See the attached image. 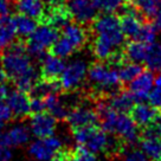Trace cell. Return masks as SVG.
Segmentation results:
<instances>
[{
    "label": "cell",
    "instance_id": "7402d4cb",
    "mask_svg": "<svg viewBox=\"0 0 161 161\" xmlns=\"http://www.w3.org/2000/svg\"><path fill=\"white\" fill-rule=\"evenodd\" d=\"M45 18L49 24H51L52 26H55L59 30V29H63L64 26L70 23L71 15L68 8H66V6L63 5L59 6V7L50 8L49 13L45 15Z\"/></svg>",
    "mask_w": 161,
    "mask_h": 161
},
{
    "label": "cell",
    "instance_id": "5b68a950",
    "mask_svg": "<svg viewBox=\"0 0 161 161\" xmlns=\"http://www.w3.org/2000/svg\"><path fill=\"white\" fill-rule=\"evenodd\" d=\"M58 37H59V30L49 23L37 26L36 30L27 37L26 49L32 57L40 59L45 55L46 50L53 46Z\"/></svg>",
    "mask_w": 161,
    "mask_h": 161
},
{
    "label": "cell",
    "instance_id": "8992f818",
    "mask_svg": "<svg viewBox=\"0 0 161 161\" xmlns=\"http://www.w3.org/2000/svg\"><path fill=\"white\" fill-rule=\"evenodd\" d=\"M72 135L78 146L86 148L92 153H104L109 141V134L97 126L83 127L74 129Z\"/></svg>",
    "mask_w": 161,
    "mask_h": 161
},
{
    "label": "cell",
    "instance_id": "9a60e30c",
    "mask_svg": "<svg viewBox=\"0 0 161 161\" xmlns=\"http://www.w3.org/2000/svg\"><path fill=\"white\" fill-rule=\"evenodd\" d=\"M129 114L136 123V126L139 128H145L158 119V116L161 114V110L155 108L153 104L139 102L134 106V108L131 109Z\"/></svg>",
    "mask_w": 161,
    "mask_h": 161
},
{
    "label": "cell",
    "instance_id": "8fae6325",
    "mask_svg": "<svg viewBox=\"0 0 161 161\" xmlns=\"http://www.w3.org/2000/svg\"><path fill=\"white\" fill-rule=\"evenodd\" d=\"M5 101L10 107L14 119L24 120L31 114V97L29 92L12 88L8 95L6 96Z\"/></svg>",
    "mask_w": 161,
    "mask_h": 161
},
{
    "label": "cell",
    "instance_id": "ba28073f",
    "mask_svg": "<svg viewBox=\"0 0 161 161\" xmlns=\"http://www.w3.org/2000/svg\"><path fill=\"white\" fill-rule=\"evenodd\" d=\"M62 147L63 143L58 137H53L52 135L38 137L29 147V154L37 161H52Z\"/></svg>",
    "mask_w": 161,
    "mask_h": 161
},
{
    "label": "cell",
    "instance_id": "83f0119b",
    "mask_svg": "<svg viewBox=\"0 0 161 161\" xmlns=\"http://www.w3.org/2000/svg\"><path fill=\"white\" fill-rule=\"evenodd\" d=\"M98 11L104 13H114L121 11L125 6V0H96Z\"/></svg>",
    "mask_w": 161,
    "mask_h": 161
},
{
    "label": "cell",
    "instance_id": "ab89813d",
    "mask_svg": "<svg viewBox=\"0 0 161 161\" xmlns=\"http://www.w3.org/2000/svg\"><path fill=\"white\" fill-rule=\"evenodd\" d=\"M154 161H161V160H154Z\"/></svg>",
    "mask_w": 161,
    "mask_h": 161
},
{
    "label": "cell",
    "instance_id": "52a82bcc",
    "mask_svg": "<svg viewBox=\"0 0 161 161\" xmlns=\"http://www.w3.org/2000/svg\"><path fill=\"white\" fill-rule=\"evenodd\" d=\"M88 75V64L83 59H74L65 64V68L59 77L63 91H76Z\"/></svg>",
    "mask_w": 161,
    "mask_h": 161
},
{
    "label": "cell",
    "instance_id": "e0dca14e",
    "mask_svg": "<svg viewBox=\"0 0 161 161\" xmlns=\"http://www.w3.org/2000/svg\"><path fill=\"white\" fill-rule=\"evenodd\" d=\"M52 161H96V156L95 153L82 146L76 148H65L63 146L53 156Z\"/></svg>",
    "mask_w": 161,
    "mask_h": 161
},
{
    "label": "cell",
    "instance_id": "5bb4252c",
    "mask_svg": "<svg viewBox=\"0 0 161 161\" xmlns=\"http://www.w3.org/2000/svg\"><path fill=\"white\" fill-rule=\"evenodd\" d=\"M40 78L46 80H59L62 72L65 68L63 58L56 55H44L40 58Z\"/></svg>",
    "mask_w": 161,
    "mask_h": 161
},
{
    "label": "cell",
    "instance_id": "f546056e",
    "mask_svg": "<svg viewBox=\"0 0 161 161\" xmlns=\"http://www.w3.org/2000/svg\"><path fill=\"white\" fill-rule=\"evenodd\" d=\"M148 100L151 102V104H153L155 108L161 110V72L160 75L156 77L155 82H154V86H153L151 94L148 96Z\"/></svg>",
    "mask_w": 161,
    "mask_h": 161
},
{
    "label": "cell",
    "instance_id": "f35d334b",
    "mask_svg": "<svg viewBox=\"0 0 161 161\" xmlns=\"http://www.w3.org/2000/svg\"><path fill=\"white\" fill-rule=\"evenodd\" d=\"M4 127H5V122H4L3 120H0V130H1Z\"/></svg>",
    "mask_w": 161,
    "mask_h": 161
},
{
    "label": "cell",
    "instance_id": "3957f363",
    "mask_svg": "<svg viewBox=\"0 0 161 161\" xmlns=\"http://www.w3.org/2000/svg\"><path fill=\"white\" fill-rule=\"evenodd\" d=\"M96 110L98 114L102 129L108 134L120 136L128 146L135 145L140 141V131L134 120L126 113L114 110L107 104L104 100L98 101Z\"/></svg>",
    "mask_w": 161,
    "mask_h": 161
},
{
    "label": "cell",
    "instance_id": "f1b7e54d",
    "mask_svg": "<svg viewBox=\"0 0 161 161\" xmlns=\"http://www.w3.org/2000/svg\"><path fill=\"white\" fill-rule=\"evenodd\" d=\"M158 29H156L154 24H143L142 30L140 32V36L136 40L143 42L146 44H151L153 42H155L156 33H158Z\"/></svg>",
    "mask_w": 161,
    "mask_h": 161
},
{
    "label": "cell",
    "instance_id": "1f68e13d",
    "mask_svg": "<svg viewBox=\"0 0 161 161\" xmlns=\"http://www.w3.org/2000/svg\"><path fill=\"white\" fill-rule=\"evenodd\" d=\"M12 119H13V114L11 111L10 107L4 98L0 97V120H3L4 122H8Z\"/></svg>",
    "mask_w": 161,
    "mask_h": 161
},
{
    "label": "cell",
    "instance_id": "ffe728a7",
    "mask_svg": "<svg viewBox=\"0 0 161 161\" xmlns=\"http://www.w3.org/2000/svg\"><path fill=\"white\" fill-rule=\"evenodd\" d=\"M17 36L14 20L7 15H0V50L13 44Z\"/></svg>",
    "mask_w": 161,
    "mask_h": 161
},
{
    "label": "cell",
    "instance_id": "cb8c5ba5",
    "mask_svg": "<svg viewBox=\"0 0 161 161\" xmlns=\"http://www.w3.org/2000/svg\"><path fill=\"white\" fill-rule=\"evenodd\" d=\"M13 20H14L17 35L20 36V37L27 38L37 27V20L29 17V15L19 13L13 18Z\"/></svg>",
    "mask_w": 161,
    "mask_h": 161
},
{
    "label": "cell",
    "instance_id": "30bf717a",
    "mask_svg": "<svg viewBox=\"0 0 161 161\" xmlns=\"http://www.w3.org/2000/svg\"><path fill=\"white\" fill-rule=\"evenodd\" d=\"M65 6L71 18L80 24H89L97 15L96 0H65Z\"/></svg>",
    "mask_w": 161,
    "mask_h": 161
},
{
    "label": "cell",
    "instance_id": "2e32d148",
    "mask_svg": "<svg viewBox=\"0 0 161 161\" xmlns=\"http://www.w3.org/2000/svg\"><path fill=\"white\" fill-rule=\"evenodd\" d=\"M107 104L113 108L114 110L120 111V113H130V110L136 104V100L134 96L131 95L129 90H117L110 95L106 100Z\"/></svg>",
    "mask_w": 161,
    "mask_h": 161
},
{
    "label": "cell",
    "instance_id": "44dd1931",
    "mask_svg": "<svg viewBox=\"0 0 161 161\" xmlns=\"http://www.w3.org/2000/svg\"><path fill=\"white\" fill-rule=\"evenodd\" d=\"M148 44L140 40H131L123 47V56L126 60L133 63H145Z\"/></svg>",
    "mask_w": 161,
    "mask_h": 161
},
{
    "label": "cell",
    "instance_id": "4dcf8cb0",
    "mask_svg": "<svg viewBox=\"0 0 161 161\" xmlns=\"http://www.w3.org/2000/svg\"><path fill=\"white\" fill-rule=\"evenodd\" d=\"M12 160V152L11 147L6 145L4 139V133L0 130V161H11Z\"/></svg>",
    "mask_w": 161,
    "mask_h": 161
},
{
    "label": "cell",
    "instance_id": "277c9868",
    "mask_svg": "<svg viewBox=\"0 0 161 161\" xmlns=\"http://www.w3.org/2000/svg\"><path fill=\"white\" fill-rule=\"evenodd\" d=\"M88 33L80 23H69L62 29V33L56 40L52 53L60 58H68L86 45Z\"/></svg>",
    "mask_w": 161,
    "mask_h": 161
},
{
    "label": "cell",
    "instance_id": "9c48e42d",
    "mask_svg": "<svg viewBox=\"0 0 161 161\" xmlns=\"http://www.w3.org/2000/svg\"><path fill=\"white\" fill-rule=\"evenodd\" d=\"M66 122L70 127L71 130L83 128V127L97 126L100 122L98 114L94 107L86 106L80 102L77 107H75L66 116Z\"/></svg>",
    "mask_w": 161,
    "mask_h": 161
},
{
    "label": "cell",
    "instance_id": "603a6c76",
    "mask_svg": "<svg viewBox=\"0 0 161 161\" xmlns=\"http://www.w3.org/2000/svg\"><path fill=\"white\" fill-rule=\"evenodd\" d=\"M145 64L148 70L153 72H161V43L153 42L148 44Z\"/></svg>",
    "mask_w": 161,
    "mask_h": 161
},
{
    "label": "cell",
    "instance_id": "484cf974",
    "mask_svg": "<svg viewBox=\"0 0 161 161\" xmlns=\"http://www.w3.org/2000/svg\"><path fill=\"white\" fill-rule=\"evenodd\" d=\"M142 70L143 69L139 63H133V62H128V63L123 62L117 68L119 77H120L121 83H123V84L129 83L130 80H133Z\"/></svg>",
    "mask_w": 161,
    "mask_h": 161
},
{
    "label": "cell",
    "instance_id": "d6a6232c",
    "mask_svg": "<svg viewBox=\"0 0 161 161\" xmlns=\"http://www.w3.org/2000/svg\"><path fill=\"white\" fill-rule=\"evenodd\" d=\"M45 111V103L44 98L40 97H31V114Z\"/></svg>",
    "mask_w": 161,
    "mask_h": 161
},
{
    "label": "cell",
    "instance_id": "7a4b0ae2",
    "mask_svg": "<svg viewBox=\"0 0 161 161\" xmlns=\"http://www.w3.org/2000/svg\"><path fill=\"white\" fill-rule=\"evenodd\" d=\"M92 53L101 62H108L120 52L126 36L121 30L120 19L113 13H104L92 21Z\"/></svg>",
    "mask_w": 161,
    "mask_h": 161
},
{
    "label": "cell",
    "instance_id": "74e56055",
    "mask_svg": "<svg viewBox=\"0 0 161 161\" xmlns=\"http://www.w3.org/2000/svg\"><path fill=\"white\" fill-rule=\"evenodd\" d=\"M7 74H6L5 69H4V66L1 64V60H0V86H3V84H5L6 82H7Z\"/></svg>",
    "mask_w": 161,
    "mask_h": 161
},
{
    "label": "cell",
    "instance_id": "e575fe53",
    "mask_svg": "<svg viewBox=\"0 0 161 161\" xmlns=\"http://www.w3.org/2000/svg\"><path fill=\"white\" fill-rule=\"evenodd\" d=\"M12 8V0H0V15H7Z\"/></svg>",
    "mask_w": 161,
    "mask_h": 161
},
{
    "label": "cell",
    "instance_id": "4fadbf2b",
    "mask_svg": "<svg viewBox=\"0 0 161 161\" xmlns=\"http://www.w3.org/2000/svg\"><path fill=\"white\" fill-rule=\"evenodd\" d=\"M57 127V119L49 111L36 113L30 121V130L37 137H46L53 135Z\"/></svg>",
    "mask_w": 161,
    "mask_h": 161
},
{
    "label": "cell",
    "instance_id": "6da1fadb",
    "mask_svg": "<svg viewBox=\"0 0 161 161\" xmlns=\"http://www.w3.org/2000/svg\"><path fill=\"white\" fill-rule=\"evenodd\" d=\"M32 56L23 43H13L6 47L1 56V64L7 77L12 80L17 89L30 92L36 82L40 77L32 63Z\"/></svg>",
    "mask_w": 161,
    "mask_h": 161
},
{
    "label": "cell",
    "instance_id": "8d00e7d4",
    "mask_svg": "<svg viewBox=\"0 0 161 161\" xmlns=\"http://www.w3.org/2000/svg\"><path fill=\"white\" fill-rule=\"evenodd\" d=\"M153 24L159 31L161 30V6L159 7V10H158V12H156L154 18H153Z\"/></svg>",
    "mask_w": 161,
    "mask_h": 161
},
{
    "label": "cell",
    "instance_id": "7c38bea8",
    "mask_svg": "<svg viewBox=\"0 0 161 161\" xmlns=\"http://www.w3.org/2000/svg\"><path fill=\"white\" fill-rule=\"evenodd\" d=\"M154 75L151 70H142L133 80L128 84V90L134 96L136 102H143L148 100L152 89L154 86Z\"/></svg>",
    "mask_w": 161,
    "mask_h": 161
},
{
    "label": "cell",
    "instance_id": "d590c367",
    "mask_svg": "<svg viewBox=\"0 0 161 161\" xmlns=\"http://www.w3.org/2000/svg\"><path fill=\"white\" fill-rule=\"evenodd\" d=\"M43 1H44V4H45L49 10L65 5V0H43Z\"/></svg>",
    "mask_w": 161,
    "mask_h": 161
},
{
    "label": "cell",
    "instance_id": "4316f807",
    "mask_svg": "<svg viewBox=\"0 0 161 161\" xmlns=\"http://www.w3.org/2000/svg\"><path fill=\"white\" fill-rule=\"evenodd\" d=\"M133 5L141 12L145 18L153 19L159 7L161 6V0H131Z\"/></svg>",
    "mask_w": 161,
    "mask_h": 161
},
{
    "label": "cell",
    "instance_id": "d6986e66",
    "mask_svg": "<svg viewBox=\"0 0 161 161\" xmlns=\"http://www.w3.org/2000/svg\"><path fill=\"white\" fill-rule=\"evenodd\" d=\"M30 128L23 126V125L13 126L12 128H10V130L4 133V139H5L6 145L8 147L24 146L30 141Z\"/></svg>",
    "mask_w": 161,
    "mask_h": 161
},
{
    "label": "cell",
    "instance_id": "836d02e7",
    "mask_svg": "<svg viewBox=\"0 0 161 161\" xmlns=\"http://www.w3.org/2000/svg\"><path fill=\"white\" fill-rule=\"evenodd\" d=\"M122 161H148V156L141 151H131L130 153H128Z\"/></svg>",
    "mask_w": 161,
    "mask_h": 161
},
{
    "label": "cell",
    "instance_id": "ac0fdd59",
    "mask_svg": "<svg viewBox=\"0 0 161 161\" xmlns=\"http://www.w3.org/2000/svg\"><path fill=\"white\" fill-rule=\"evenodd\" d=\"M15 7L19 13L36 20L44 19L46 15V5L43 0H17Z\"/></svg>",
    "mask_w": 161,
    "mask_h": 161
},
{
    "label": "cell",
    "instance_id": "d4e9b609",
    "mask_svg": "<svg viewBox=\"0 0 161 161\" xmlns=\"http://www.w3.org/2000/svg\"><path fill=\"white\" fill-rule=\"evenodd\" d=\"M142 152L153 160H161V137H140Z\"/></svg>",
    "mask_w": 161,
    "mask_h": 161
}]
</instances>
